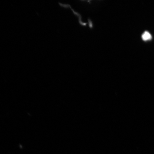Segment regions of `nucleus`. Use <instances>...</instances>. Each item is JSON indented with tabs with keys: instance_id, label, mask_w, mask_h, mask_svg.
Returning <instances> with one entry per match:
<instances>
[{
	"instance_id": "f257e3e1",
	"label": "nucleus",
	"mask_w": 154,
	"mask_h": 154,
	"mask_svg": "<svg viewBox=\"0 0 154 154\" xmlns=\"http://www.w3.org/2000/svg\"><path fill=\"white\" fill-rule=\"evenodd\" d=\"M142 37L143 40L147 41L151 39L152 36L149 32H145L142 34Z\"/></svg>"
}]
</instances>
